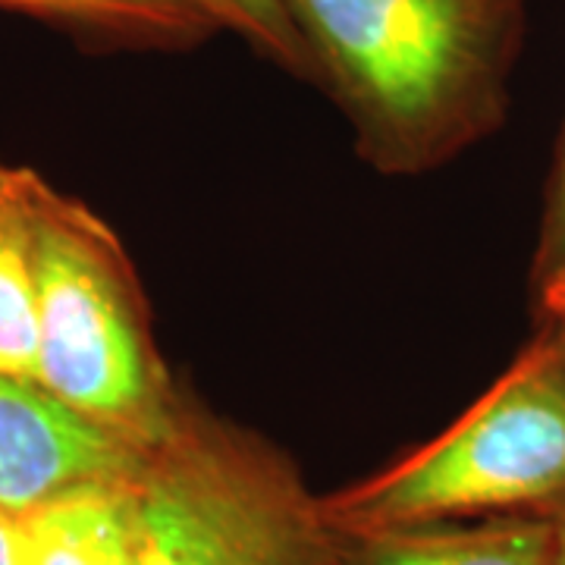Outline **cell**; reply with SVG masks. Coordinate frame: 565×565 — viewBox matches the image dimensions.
<instances>
[{
  "label": "cell",
  "mask_w": 565,
  "mask_h": 565,
  "mask_svg": "<svg viewBox=\"0 0 565 565\" xmlns=\"http://www.w3.org/2000/svg\"><path fill=\"white\" fill-rule=\"evenodd\" d=\"M565 509V355L544 327L490 393L430 444L323 497L340 534L556 515Z\"/></svg>",
  "instance_id": "cell-3"
},
{
  "label": "cell",
  "mask_w": 565,
  "mask_h": 565,
  "mask_svg": "<svg viewBox=\"0 0 565 565\" xmlns=\"http://www.w3.org/2000/svg\"><path fill=\"white\" fill-rule=\"evenodd\" d=\"M136 478L76 487L20 515L25 563L139 565Z\"/></svg>",
  "instance_id": "cell-7"
},
{
  "label": "cell",
  "mask_w": 565,
  "mask_h": 565,
  "mask_svg": "<svg viewBox=\"0 0 565 565\" xmlns=\"http://www.w3.org/2000/svg\"><path fill=\"white\" fill-rule=\"evenodd\" d=\"M362 158L412 177L490 136L509 107L527 0H282Z\"/></svg>",
  "instance_id": "cell-1"
},
{
  "label": "cell",
  "mask_w": 565,
  "mask_h": 565,
  "mask_svg": "<svg viewBox=\"0 0 565 565\" xmlns=\"http://www.w3.org/2000/svg\"><path fill=\"white\" fill-rule=\"evenodd\" d=\"M39 384L141 452L163 444L189 399L167 371L126 248L79 199L41 182L35 214Z\"/></svg>",
  "instance_id": "cell-2"
},
{
  "label": "cell",
  "mask_w": 565,
  "mask_h": 565,
  "mask_svg": "<svg viewBox=\"0 0 565 565\" xmlns=\"http://www.w3.org/2000/svg\"><path fill=\"white\" fill-rule=\"evenodd\" d=\"M544 327H550V330L556 333V340H559V345H563V355H565V315H563V318H559V321L544 323Z\"/></svg>",
  "instance_id": "cell-14"
},
{
  "label": "cell",
  "mask_w": 565,
  "mask_h": 565,
  "mask_svg": "<svg viewBox=\"0 0 565 565\" xmlns=\"http://www.w3.org/2000/svg\"><path fill=\"white\" fill-rule=\"evenodd\" d=\"M0 10L51 22L73 39L136 51H185L221 32L195 0H0Z\"/></svg>",
  "instance_id": "cell-8"
},
{
  "label": "cell",
  "mask_w": 565,
  "mask_h": 565,
  "mask_svg": "<svg viewBox=\"0 0 565 565\" xmlns=\"http://www.w3.org/2000/svg\"><path fill=\"white\" fill-rule=\"evenodd\" d=\"M139 565H337L343 534L277 446L189 403L145 452Z\"/></svg>",
  "instance_id": "cell-4"
},
{
  "label": "cell",
  "mask_w": 565,
  "mask_h": 565,
  "mask_svg": "<svg viewBox=\"0 0 565 565\" xmlns=\"http://www.w3.org/2000/svg\"><path fill=\"white\" fill-rule=\"evenodd\" d=\"M531 292L541 323L559 321L565 315V132L556 170L546 192L541 243L531 267Z\"/></svg>",
  "instance_id": "cell-11"
},
{
  "label": "cell",
  "mask_w": 565,
  "mask_h": 565,
  "mask_svg": "<svg viewBox=\"0 0 565 565\" xmlns=\"http://www.w3.org/2000/svg\"><path fill=\"white\" fill-rule=\"evenodd\" d=\"M217 29L248 41L262 57L299 79L315 82V66L282 0H195Z\"/></svg>",
  "instance_id": "cell-10"
},
{
  "label": "cell",
  "mask_w": 565,
  "mask_h": 565,
  "mask_svg": "<svg viewBox=\"0 0 565 565\" xmlns=\"http://www.w3.org/2000/svg\"><path fill=\"white\" fill-rule=\"evenodd\" d=\"M0 565H29L20 515L3 512V509H0Z\"/></svg>",
  "instance_id": "cell-12"
},
{
  "label": "cell",
  "mask_w": 565,
  "mask_h": 565,
  "mask_svg": "<svg viewBox=\"0 0 565 565\" xmlns=\"http://www.w3.org/2000/svg\"><path fill=\"white\" fill-rule=\"evenodd\" d=\"M145 452L35 381L0 371V509L25 515L76 487L136 478Z\"/></svg>",
  "instance_id": "cell-5"
},
{
  "label": "cell",
  "mask_w": 565,
  "mask_h": 565,
  "mask_svg": "<svg viewBox=\"0 0 565 565\" xmlns=\"http://www.w3.org/2000/svg\"><path fill=\"white\" fill-rule=\"evenodd\" d=\"M553 519V550H556V565H565V509H559Z\"/></svg>",
  "instance_id": "cell-13"
},
{
  "label": "cell",
  "mask_w": 565,
  "mask_h": 565,
  "mask_svg": "<svg viewBox=\"0 0 565 565\" xmlns=\"http://www.w3.org/2000/svg\"><path fill=\"white\" fill-rule=\"evenodd\" d=\"M41 177L0 161V371L39 384L35 214Z\"/></svg>",
  "instance_id": "cell-9"
},
{
  "label": "cell",
  "mask_w": 565,
  "mask_h": 565,
  "mask_svg": "<svg viewBox=\"0 0 565 565\" xmlns=\"http://www.w3.org/2000/svg\"><path fill=\"white\" fill-rule=\"evenodd\" d=\"M337 565H556L550 515L343 534Z\"/></svg>",
  "instance_id": "cell-6"
}]
</instances>
